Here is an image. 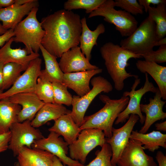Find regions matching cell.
Listing matches in <instances>:
<instances>
[{
    "instance_id": "cell-31",
    "label": "cell",
    "mask_w": 166,
    "mask_h": 166,
    "mask_svg": "<svg viewBox=\"0 0 166 166\" xmlns=\"http://www.w3.org/2000/svg\"><path fill=\"white\" fill-rule=\"evenodd\" d=\"M105 0H68L64 4V9L68 11L83 9L90 14L97 9Z\"/></svg>"
},
{
    "instance_id": "cell-32",
    "label": "cell",
    "mask_w": 166,
    "mask_h": 166,
    "mask_svg": "<svg viewBox=\"0 0 166 166\" xmlns=\"http://www.w3.org/2000/svg\"><path fill=\"white\" fill-rule=\"evenodd\" d=\"M34 92L44 103H54L53 84L50 81L39 77Z\"/></svg>"
},
{
    "instance_id": "cell-49",
    "label": "cell",
    "mask_w": 166,
    "mask_h": 166,
    "mask_svg": "<svg viewBox=\"0 0 166 166\" xmlns=\"http://www.w3.org/2000/svg\"><path fill=\"white\" fill-rule=\"evenodd\" d=\"M2 92V91L1 90H0V93Z\"/></svg>"
},
{
    "instance_id": "cell-23",
    "label": "cell",
    "mask_w": 166,
    "mask_h": 166,
    "mask_svg": "<svg viewBox=\"0 0 166 166\" xmlns=\"http://www.w3.org/2000/svg\"><path fill=\"white\" fill-rule=\"evenodd\" d=\"M136 67L141 73L149 74L158 86L162 98L166 100V67L152 61L138 60Z\"/></svg>"
},
{
    "instance_id": "cell-21",
    "label": "cell",
    "mask_w": 166,
    "mask_h": 166,
    "mask_svg": "<svg viewBox=\"0 0 166 166\" xmlns=\"http://www.w3.org/2000/svg\"><path fill=\"white\" fill-rule=\"evenodd\" d=\"M54 156L45 150L24 146L17 158L20 166H52Z\"/></svg>"
},
{
    "instance_id": "cell-20",
    "label": "cell",
    "mask_w": 166,
    "mask_h": 166,
    "mask_svg": "<svg viewBox=\"0 0 166 166\" xmlns=\"http://www.w3.org/2000/svg\"><path fill=\"white\" fill-rule=\"evenodd\" d=\"M13 37L0 49V63L4 65L8 63H15L26 69L30 62L39 57L40 55L38 53L30 54L25 48H11V45L13 42Z\"/></svg>"
},
{
    "instance_id": "cell-25",
    "label": "cell",
    "mask_w": 166,
    "mask_h": 166,
    "mask_svg": "<svg viewBox=\"0 0 166 166\" xmlns=\"http://www.w3.org/2000/svg\"><path fill=\"white\" fill-rule=\"evenodd\" d=\"M71 112L62 105L55 103H45L31 121V124L37 128L49 121H54L63 115L70 113Z\"/></svg>"
},
{
    "instance_id": "cell-41",
    "label": "cell",
    "mask_w": 166,
    "mask_h": 166,
    "mask_svg": "<svg viewBox=\"0 0 166 166\" xmlns=\"http://www.w3.org/2000/svg\"><path fill=\"white\" fill-rule=\"evenodd\" d=\"M14 0H0V8L9 6L14 3Z\"/></svg>"
},
{
    "instance_id": "cell-10",
    "label": "cell",
    "mask_w": 166,
    "mask_h": 166,
    "mask_svg": "<svg viewBox=\"0 0 166 166\" xmlns=\"http://www.w3.org/2000/svg\"><path fill=\"white\" fill-rule=\"evenodd\" d=\"M31 122H18L10 128L11 135L8 148L12 151L14 156L18 155L23 147L32 148L36 141L44 137L38 129L32 126Z\"/></svg>"
},
{
    "instance_id": "cell-16",
    "label": "cell",
    "mask_w": 166,
    "mask_h": 166,
    "mask_svg": "<svg viewBox=\"0 0 166 166\" xmlns=\"http://www.w3.org/2000/svg\"><path fill=\"white\" fill-rule=\"evenodd\" d=\"M11 102L20 105L22 109L18 117V122L31 121L44 105L34 92H23L14 94L8 98Z\"/></svg>"
},
{
    "instance_id": "cell-13",
    "label": "cell",
    "mask_w": 166,
    "mask_h": 166,
    "mask_svg": "<svg viewBox=\"0 0 166 166\" xmlns=\"http://www.w3.org/2000/svg\"><path fill=\"white\" fill-rule=\"evenodd\" d=\"M139 120L138 115L131 114L128 121L123 126L117 129L113 127L112 136L109 138H106V142L110 145L112 149V155L111 161L113 165H117V161L128 143L133 127Z\"/></svg>"
},
{
    "instance_id": "cell-36",
    "label": "cell",
    "mask_w": 166,
    "mask_h": 166,
    "mask_svg": "<svg viewBox=\"0 0 166 166\" xmlns=\"http://www.w3.org/2000/svg\"><path fill=\"white\" fill-rule=\"evenodd\" d=\"M145 61H152L157 64L166 62V45L159 46L156 50H153L141 55Z\"/></svg>"
},
{
    "instance_id": "cell-44",
    "label": "cell",
    "mask_w": 166,
    "mask_h": 166,
    "mask_svg": "<svg viewBox=\"0 0 166 166\" xmlns=\"http://www.w3.org/2000/svg\"><path fill=\"white\" fill-rule=\"evenodd\" d=\"M4 64L0 63V90H1L3 85L2 68Z\"/></svg>"
},
{
    "instance_id": "cell-42",
    "label": "cell",
    "mask_w": 166,
    "mask_h": 166,
    "mask_svg": "<svg viewBox=\"0 0 166 166\" xmlns=\"http://www.w3.org/2000/svg\"><path fill=\"white\" fill-rule=\"evenodd\" d=\"M155 126L157 130L165 132L166 131V121H165L160 123H157L155 124Z\"/></svg>"
},
{
    "instance_id": "cell-26",
    "label": "cell",
    "mask_w": 166,
    "mask_h": 166,
    "mask_svg": "<svg viewBox=\"0 0 166 166\" xmlns=\"http://www.w3.org/2000/svg\"><path fill=\"white\" fill-rule=\"evenodd\" d=\"M21 106L11 102L8 98L0 100V134L10 131L12 125L18 122Z\"/></svg>"
},
{
    "instance_id": "cell-7",
    "label": "cell",
    "mask_w": 166,
    "mask_h": 166,
    "mask_svg": "<svg viewBox=\"0 0 166 166\" xmlns=\"http://www.w3.org/2000/svg\"><path fill=\"white\" fill-rule=\"evenodd\" d=\"M92 88L82 97L73 95L70 114L75 123L80 127L83 122L85 112L95 97L102 92L108 93L113 89L112 85L107 79L101 76L93 77L90 81Z\"/></svg>"
},
{
    "instance_id": "cell-27",
    "label": "cell",
    "mask_w": 166,
    "mask_h": 166,
    "mask_svg": "<svg viewBox=\"0 0 166 166\" xmlns=\"http://www.w3.org/2000/svg\"><path fill=\"white\" fill-rule=\"evenodd\" d=\"M40 49L44 60L45 68L41 70L39 77L52 83H63L64 73L60 69L57 58L48 53L41 45Z\"/></svg>"
},
{
    "instance_id": "cell-22",
    "label": "cell",
    "mask_w": 166,
    "mask_h": 166,
    "mask_svg": "<svg viewBox=\"0 0 166 166\" xmlns=\"http://www.w3.org/2000/svg\"><path fill=\"white\" fill-rule=\"evenodd\" d=\"M70 113L63 115L54 121L53 125L48 129L49 132H53L62 136L69 145L76 140L81 131Z\"/></svg>"
},
{
    "instance_id": "cell-30",
    "label": "cell",
    "mask_w": 166,
    "mask_h": 166,
    "mask_svg": "<svg viewBox=\"0 0 166 166\" xmlns=\"http://www.w3.org/2000/svg\"><path fill=\"white\" fill-rule=\"evenodd\" d=\"M26 69L15 63H8L4 65L2 68L3 85L1 90L9 89Z\"/></svg>"
},
{
    "instance_id": "cell-33",
    "label": "cell",
    "mask_w": 166,
    "mask_h": 166,
    "mask_svg": "<svg viewBox=\"0 0 166 166\" xmlns=\"http://www.w3.org/2000/svg\"><path fill=\"white\" fill-rule=\"evenodd\" d=\"M95 154V159L85 166H117L111 163L112 152L111 147L108 143L104 144L100 150L96 152Z\"/></svg>"
},
{
    "instance_id": "cell-45",
    "label": "cell",
    "mask_w": 166,
    "mask_h": 166,
    "mask_svg": "<svg viewBox=\"0 0 166 166\" xmlns=\"http://www.w3.org/2000/svg\"><path fill=\"white\" fill-rule=\"evenodd\" d=\"M166 45V38L164 37L158 40L155 44V46H161Z\"/></svg>"
},
{
    "instance_id": "cell-8",
    "label": "cell",
    "mask_w": 166,
    "mask_h": 166,
    "mask_svg": "<svg viewBox=\"0 0 166 166\" xmlns=\"http://www.w3.org/2000/svg\"><path fill=\"white\" fill-rule=\"evenodd\" d=\"M103 131L94 128L81 130L77 139L69 145L70 158L84 165L88 155L94 148L106 142Z\"/></svg>"
},
{
    "instance_id": "cell-9",
    "label": "cell",
    "mask_w": 166,
    "mask_h": 166,
    "mask_svg": "<svg viewBox=\"0 0 166 166\" xmlns=\"http://www.w3.org/2000/svg\"><path fill=\"white\" fill-rule=\"evenodd\" d=\"M145 81L143 86L139 89L136 90L140 82V78H136L131 87V91L124 92L122 96L128 97L129 100L125 108L119 114L115 121V124L125 122L131 114L138 115L141 124L144 122L145 117L143 115L140 108L141 99L144 95L148 92L155 93L158 88L155 87L153 84L149 81L148 73H145Z\"/></svg>"
},
{
    "instance_id": "cell-46",
    "label": "cell",
    "mask_w": 166,
    "mask_h": 166,
    "mask_svg": "<svg viewBox=\"0 0 166 166\" xmlns=\"http://www.w3.org/2000/svg\"><path fill=\"white\" fill-rule=\"evenodd\" d=\"M33 0H14V3L20 5H22L30 2Z\"/></svg>"
},
{
    "instance_id": "cell-24",
    "label": "cell",
    "mask_w": 166,
    "mask_h": 166,
    "mask_svg": "<svg viewBox=\"0 0 166 166\" xmlns=\"http://www.w3.org/2000/svg\"><path fill=\"white\" fill-rule=\"evenodd\" d=\"M82 32L80 38V47L82 53L89 61L91 58V53L95 45H97V40L100 35L105 31V27L102 23H100L95 30L92 31L89 29L85 17L81 20Z\"/></svg>"
},
{
    "instance_id": "cell-19",
    "label": "cell",
    "mask_w": 166,
    "mask_h": 166,
    "mask_svg": "<svg viewBox=\"0 0 166 166\" xmlns=\"http://www.w3.org/2000/svg\"><path fill=\"white\" fill-rule=\"evenodd\" d=\"M102 69H97L83 71L64 73L63 83L74 91L81 97L91 90L89 83L94 76L102 72Z\"/></svg>"
},
{
    "instance_id": "cell-17",
    "label": "cell",
    "mask_w": 166,
    "mask_h": 166,
    "mask_svg": "<svg viewBox=\"0 0 166 166\" xmlns=\"http://www.w3.org/2000/svg\"><path fill=\"white\" fill-rule=\"evenodd\" d=\"M155 93L153 98H149L148 104H140V111L145 114L146 116L144 124L139 132L145 133L154 123L166 118V113L163 110L166 101L162 100V96L158 87Z\"/></svg>"
},
{
    "instance_id": "cell-35",
    "label": "cell",
    "mask_w": 166,
    "mask_h": 166,
    "mask_svg": "<svg viewBox=\"0 0 166 166\" xmlns=\"http://www.w3.org/2000/svg\"><path fill=\"white\" fill-rule=\"evenodd\" d=\"M114 2L115 6L119 7L131 14H142L144 13L143 8L136 0H116Z\"/></svg>"
},
{
    "instance_id": "cell-40",
    "label": "cell",
    "mask_w": 166,
    "mask_h": 166,
    "mask_svg": "<svg viewBox=\"0 0 166 166\" xmlns=\"http://www.w3.org/2000/svg\"><path fill=\"white\" fill-rule=\"evenodd\" d=\"M156 158L159 166H166V156L161 151H158L156 154Z\"/></svg>"
},
{
    "instance_id": "cell-5",
    "label": "cell",
    "mask_w": 166,
    "mask_h": 166,
    "mask_svg": "<svg viewBox=\"0 0 166 166\" xmlns=\"http://www.w3.org/2000/svg\"><path fill=\"white\" fill-rule=\"evenodd\" d=\"M158 40L156 24L148 16L131 35L121 41L120 45L142 55L153 50Z\"/></svg>"
},
{
    "instance_id": "cell-4",
    "label": "cell",
    "mask_w": 166,
    "mask_h": 166,
    "mask_svg": "<svg viewBox=\"0 0 166 166\" xmlns=\"http://www.w3.org/2000/svg\"><path fill=\"white\" fill-rule=\"evenodd\" d=\"M38 9V7L33 8L14 29L13 42L23 44L30 54L38 53L45 34L41 24L37 19Z\"/></svg>"
},
{
    "instance_id": "cell-14",
    "label": "cell",
    "mask_w": 166,
    "mask_h": 166,
    "mask_svg": "<svg viewBox=\"0 0 166 166\" xmlns=\"http://www.w3.org/2000/svg\"><path fill=\"white\" fill-rule=\"evenodd\" d=\"M118 166H157L153 157L146 154L142 144L129 139L117 162Z\"/></svg>"
},
{
    "instance_id": "cell-6",
    "label": "cell",
    "mask_w": 166,
    "mask_h": 166,
    "mask_svg": "<svg viewBox=\"0 0 166 166\" xmlns=\"http://www.w3.org/2000/svg\"><path fill=\"white\" fill-rule=\"evenodd\" d=\"M115 2L105 0L96 10L89 14L88 18L97 16L104 17V20L113 24L122 37H128L138 27V22L132 14L124 10L114 8Z\"/></svg>"
},
{
    "instance_id": "cell-39",
    "label": "cell",
    "mask_w": 166,
    "mask_h": 166,
    "mask_svg": "<svg viewBox=\"0 0 166 166\" xmlns=\"http://www.w3.org/2000/svg\"><path fill=\"white\" fill-rule=\"evenodd\" d=\"M14 29H10L0 36V47H2L11 38L14 37Z\"/></svg>"
},
{
    "instance_id": "cell-37",
    "label": "cell",
    "mask_w": 166,
    "mask_h": 166,
    "mask_svg": "<svg viewBox=\"0 0 166 166\" xmlns=\"http://www.w3.org/2000/svg\"><path fill=\"white\" fill-rule=\"evenodd\" d=\"M11 135L10 131L7 133L0 134V153L8 149Z\"/></svg>"
},
{
    "instance_id": "cell-43",
    "label": "cell",
    "mask_w": 166,
    "mask_h": 166,
    "mask_svg": "<svg viewBox=\"0 0 166 166\" xmlns=\"http://www.w3.org/2000/svg\"><path fill=\"white\" fill-rule=\"evenodd\" d=\"M52 166H65L63 164L59 159L54 156L53 158Z\"/></svg>"
},
{
    "instance_id": "cell-48",
    "label": "cell",
    "mask_w": 166,
    "mask_h": 166,
    "mask_svg": "<svg viewBox=\"0 0 166 166\" xmlns=\"http://www.w3.org/2000/svg\"><path fill=\"white\" fill-rule=\"evenodd\" d=\"M14 166H20L18 162H16L14 164Z\"/></svg>"
},
{
    "instance_id": "cell-28",
    "label": "cell",
    "mask_w": 166,
    "mask_h": 166,
    "mask_svg": "<svg viewBox=\"0 0 166 166\" xmlns=\"http://www.w3.org/2000/svg\"><path fill=\"white\" fill-rule=\"evenodd\" d=\"M129 139H132L140 142L142 145L144 149H148L154 152L160 146L166 148V134L159 131H153L150 133L143 134L137 130H132Z\"/></svg>"
},
{
    "instance_id": "cell-18",
    "label": "cell",
    "mask_w": 166,
    "mask_h": 166,
    "mask_svg": "<svg viewBox=\"0 0 166 166\" xmlns=\"http://www.w3.org/2000/svg\"><path fill=\"white\" fill-rule=\"evenodd\" d=\"M38 0H33L25 4L20 5L14 3L7 7L0 8V21L2 26L6 30L14 29L33 8L38 7Z\"/></svg>"
},
{
    "instance_id": "cell-29",
    "label": "cell",
    "mask_w": 166,
    "mask_h": 166,
    "mask_svg": "<svg viewBox=\"0 0 166 166\" xmlns=\"http://www.w3.org/2000/svg\"><path fill=\"white\" fill-rule=\"evenodd\" d=\"M166 3H161L156 7L150 6L148 16L156 24L158 39L165 37L166 34Z\"/></svg>"
},
{
    "instance_id": "cell-11",
    "label": "cell",
    "mask_w": 166,
    "mask_h": 166,
    "mask_svg": "<svg viewBox=\"0 0 166 166\" xmlns=\"http://www.w3.org/2000/svg\"><path fill=\"white\" fill-rule=\"evenodd\" d=\"M42 60L39 57L32 61L24 72L7 90L0 93V100L8 98L17 93L34 91L41 70Z\"/></svg>"
},
{
    "instance_id": "cell-34",
    "label": "cell",
    "mask_w": 166,
    "mask_h": 166,
    "mask_svg": "<svg viewBox=\"0 0 166 166\" xmlns=\"http://www.w3.org/2000/svg\"><path fill=\"white\" fill-rule=\"evenodd\" d=\"M54 102L67 106L71 105L73 96L67 90V87L63 83H52Z\"/></svg>"
},
{
    "instance_id": "cell-47",
    "label": "cell",
    "mask_w": 166,
    "mask_h": 166,
    "mask_svg": "<svg viewBox=\"0 0 166 166\" xmlns=\"http://www.w3.org/2000/svg\"><path fill=\"white\" fill-rule=\"evenodd\" d=\"M7 30H6L3 27L2 25L0 24V34L2 35L4 34Z\"/></svg>"
},
{
    "instance_id": "cell-12",
    "label": "cell",
    "mask_w": 166,
    "mask_h": 166,
    "mask_svg": "<svg viewBox=\"0 0 166 166\" xmlns=\"http://www.w3.org/2000/svg\"><path fill=\"white\" fill-rule=\"evenodd\" d=\"M50 132L46 138L36 141L32 145L33 148L47 151L57 157L65 165L68 166H85L79 161L72 159L67 155L69 150V144L58 134Z\"/></svg>"
},
{
    "instance_id": "cell-2",
    "label": "cell",
    "mask_w": 166,
    "mask_h": 166,
    "mask_svg": "<svg viewBox=\"0 0 166 166\" xmlns=\"http://www.w3.org/2000/svg\"><path fill=\"white\" fill-rule=\"evenodd\" d=\"M100 52L108 73L114 83V88L117 90H123L124 81L127 78H139L138 75L127 72L126 68L129 65L128 61L129 59L142 58L141 55L132 53L120 45L110 42L103 45L100 48Z\"/></svg>"
},
{
    "instance_id": "cell-1",
    "label": "cell",
    "mask_w": 166,
    "mask_h": 166,
    "mask_svg": "<svg viewBox=\"0 0 166 166\" xmlns=\"http://www.w3.org/2000/svg\"><path fill=\"white\" fill-rule=\"evenodd\" d=\"M80 15L64 9L42 18L45 31L41 45L56 58L71 48L78 46L82 32Z\"/></svg>"
},
{
    "instance_id": "cell-3",
    "label": "cell",
    "mask_w": 166,
    "mask_h": 166,
    "mask_svg": "<svg viewBox=\"0 0 166 166\" xmlns=\"http://www.w3.org/2000/svg\"><path fill=\"white\" fill-rule=\"evenodd\" d=\"M100 100L105 105L96 113L84 117L80 129L94 128L102 130L106 138L112 136L113 125L119 114L127 106L129 100L128 97L122 96L119 99H111L108 96L101 94Z\"/></svg>"
},
{
    "instance_id": "cell-15",
    "label": "cell",
    "mask_w": 166,
    "mask_h": 166,
    "mask_svg": "<svg viewBox=\"0 0 166 166\" xmlns=\"http://www.w3.org/2000/svg\"><path fill=\"white\" fill-rule=\"evenodd\" d=\"M58 63L64 73L91 70L99 68L90 63L78 46L73 47L64 53L60 57Z\"/></svg>"
},
{
    "instance_id": "cell-38",
    "label": "cell",
    "mask_w": 166,
    "mask_h": 166,
    "mask_svg": "<svg viewBox=\"0 0 166 166\" xmlns=\"http://www.w3.org/2000/svg\"><path fill=\"white\" fill-rule=\"evenodd\" d=\"M138 2L146 13L151 4L157 5L161 3H166V0H138Z\"/></svg>"
}]
</instances>
